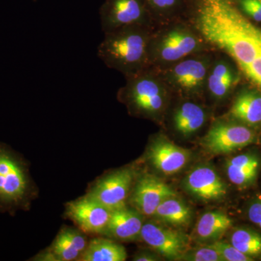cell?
<instances>
[{
    "instance_id": "cell-1",
    "label": "cell",
    "mask_w": 261,
    "mask_h": 261,
    "mask_svg": "<svg viewBox=\"0 0 261 261\" xmlns=\"http://www.w3.org/2000/svg\"><path fill=\"white\" fill-rule=\"evenodd\" d=\"M183 18L211 49L224 53L261 92V27L233 0H189Z\"/></svg>"
},
{
    "instance_id": "cell-2",
    "label": "cell",
    "mask_w": 261,
    "mask_h": 261,
    "mask_svg": "<svg viewBox=\"0 0 261 261\" xmlns=\"http://www.w3.org/2000/svg\"><path fill=\"white\" fill-rule=\"evenodd\" d=\"M155 27L135 24L105 33L97 56L108 68L130 76L150 66L149 45Z\"/></svg>"
},
{
    "instance_id": "cell-3",
    "label": "cell",
    "mask_w": 261,
    "mask_h": 261,
    "mask_svg": "<svg viewBox=\"0 0 261 261\" xmlns=\"http://www.w3.org/2000/svg\"><path fill=\"white\" fill-rule=\"evenodd\" d=\"M211 50L191 24L176 19L154 28L149 45V65L161 69L187 57Z\"/></svg>"
},
{
    "instance_id": "cell-4",
    "label": "cell",
    "mask_w": 261,
    "mask_h": 261,
    "mask_svg": "<svg viewBox=\"0 0 261 261\" xmlns=\"http://www.w3.org/2000/svg\"><path fill=\"white\" fill-rule=\"evenodd\" d=\"M126 79L118 97L130 112L145 118L161 116L167 104L170 89L159 70L149 66Z\"/></svg>"
},
{
    "instance_id": "cell-5",
    "label": "cell",
    "mask_w": 261,
    "mask_h": 261,
    "mask_svg": "<svg viewBox=\"0 0 261 261\" xmlns=\"http://www.w3.org/2000/svg\"><path fill=\"white\" fill-rule=\"evenodd\" d=\"M35 195L28 166L18 153L0 142V211L27 209Z\"/></svg>"
},
{
    "instance_id": "cell-6",
    "label": "cell",
    "mask_w": 261,
    "mask_h": 261,
    "mask_svg": "<svg viewBox=\"0 0 261 261\" xmlns=\"http://www.w3.org/2000/svg\"><path fill=\"white\" fill-rule=\"evenodd\" d=\"M213 60L210 51H205L157 69L170 89L185 95H198L206 89Z\"/></svg>"
},
{
    "instance_id": "cell-7",
    "label": "cell",
    "mask_w": 261,
    "mask_h": 261,
    "mask_svg": "<svg viewBox=\"0 0 261 261\" xmlns=\"http://www.w3.org/2000/svg\"><path fill=\"white\" fill-rule=\"evenodd\" d=\"M135 171L125 168L116 170L98 178L87 195L111 211L126 207L128 197L135 181Z\"/></svg>"
},
{
    "instance_id": "cell-8",
    "label": "cell",
    "mask_w": 261,
    "mask_h": 261,
    "mask_svg": "<svg viewBox=\"0 0 261 261\" xmlns=\"http://www.w3.org/2000/svg\"><path fill=\"white\" fill-rule=\"evenodd\" d=\"M99 17L104 34L135 24L156 27L146 0H105Z\"/></svg>"
},
{
    "instance_id": "cell-9",
    "label": "cell",
    "mask_w": 261,
    "mask_h": 261,
    "mask_svg": "<svg viewBox=\"0 0 261 261\" xmlns=\"http://www.w3.org/2000/svg\"><path fill=\"white\" fill-rule=\"evenodd\" d=\"M255 135L248 126L231 122L214 123L206 134L202 144L214 154L235 152L250 145L255 141Z\"/></svg>"
},
{
    "instance_id": "cell-10",
    "label": "cell",
    "mask_w": 261,
    "mask_h": 261,
    "mask_svg": "<svg viewBox=\"0 0 261 261\" xmlns=\"http://www.w3.org/2000/svg\"><path fill=\"white\" fill-rule=\"evenodd\" d=\"M112 211L88 195L68 202L65 214L86 234L102 236L111 219Z\"/></svg>"
},
{
    "instance_id": "cell-11",
    "label": "cell",
    "mask_w": 261,
    "mask_h": 261,
    "mask_svg": "<svg viewBox=\"0 0 261 261\" xmlns=\"http://www.w3.org/2000/svg\"><path fill=\"white\" fill-rule=\"evenodd\" d=\"M175 196L176 192L162 179L144 174L135 181L129 201L133 208L144 216H153L161 202Z\"/></svg>"
},
{
    "instance_id": "cell-12",
    "label": "cell",
    "mask_w": 261,
    "mask_h": 261,
    "mask_svg": "<svg viewBox=\"0 0 261 261\" xmlns=\"http://www.w3.org/2000/svg\"><path fill=\"white\" fill-rule=\"evenodd\" d=\"M140 239L163 256L176 260L187 251L189 240L185 233L149 221L144 223Z\"/></svg>"
},
{
    "instance_id": "cell-13",
    "label": "cell",
    "mask_w": 261,
    "mask_h": 261,
    "mask_svg": "<svg viewBox=\"0 0 261 261\" xmlns=\"http://www.w3.org/2000/svg\"><path fill=\"white\" fill-rule=\"evenodd\" d=\"M86 233L80 229L64 226L47 248L33 257L37 261L79 260L88 244Z\"/></svg>"
},
{
    "instance_id": "cell-14",
    "label": "cell",
    "mask_w": 261,
    "mask_h": 261,
    "mask_svg": "<svg viewBox=\"0 0 261 261\" xmlns=\"http://www.w3.org/2000/svg\"><path fill=\"white\" fill-rule=\"evenodd\" d=\"M191 152L163 136H158L149 145L147 159L155 169L166 175L174 174L185 168Z\"/></svg>"
},
{
    "instance_id": "cell-15",
    "label": "cell",
    "mask_w": 261,
    "mask_h": 261,
    "mask_svg": "<svg viewBox=\"0 0 261 261\" xmlns=\"http://www.w3.org/2000/svg\"><path fill=\"white\" fill-rule=\"evenodd\" d=\"M185 185L187 191L204 201L221 200L227 194V187L210 166L194 168L185 178Z\"/></svg>"
},
{
    "instance_id": "cell-16",
    "label": "cell",
    "mask_w": 261,
    "mask_h": 261,
    "mask_svg": "<svg viewBox=\"0 0 261 261\" xmlns=\"http://www.w3.org/2000/svg\"><path fill=\"white\" fill-rule=\"evenodd\" d=\"M144 223L143 215L135 208L118 209L112 211L102 236L118 241H135L140 238Z\"/></svg>"
},
{
    "instance_id": "cell-17",
    "label": "cell",
    "mask_w": 261,
    "mask_h": 261,
    "mask_svg": "<svg viewBox=\"0 0 261 261\" xmlns=\"http://www.w3.org/2000/svg\"><path fill=\"white\" fill-rule=\"evenodd\" d=\"M240 80L238 70L226 58L213 60L207 75L206 90L213 99L224 100L232 92Z\"/></svg>"
},
{
    "instance_id": "cell-18",
    "label": "cell",
    "mask_w": 261,
    "mask_h": 261,
    "mask_svg": "<svg viewBox=\"0 0 261 261\" xmlns=\"http://www.w3.org/2000/svg\"><path fill=\"white\" fill-rule=\"evenodd\" d=\"M230 114L237 121L247 126L261 123V92L259 89H245L235 98Z\"/></svg>"
},
{
    "instance_id": "cell-19",
    "label": "cell",
    "mask_w": 261,
    "mask_h": 261,
    "mask_svg": "<svg viewBox=\"0 0 261 261\" xmlns=\"http://www.w3.org/2000/svg\"><path fill=\"white\" fill-rule=\"evenodd\" d=\"M172 120L175 130L187 137L194 135L204 126L207 120V113L200 105L185 102L175 110Z\"/></svg>"
},
{
    "instance_id": "cell-20",
    "label": "cell",
    "mask_w": 261,
    "mask_h": 261,
    "mask_svg": "<svg viewBox=\"0 0 261 261\" xmlns=\"http://www.w3.org/2000/svg\"><path fill=\"white\" fill-rule=\"evenodd\" d=\"M126 249L107 238H96L88 242L79 261H124Z\"/></svg>"
},
{
    "instance_id": "cell-21",
    "label": "cell",
    "mask_w": 261,
    "mask_h": 261,
    "mask_svg": "<svg viewBox=\"0 0 261 261\" xmlns=\"http://www.w3.org/2000/svg\"><path fill=\"white\" fill-rule=\"evenodd\" d=\"M226 173L233 185L243 187L252 183L256 178L259 159L255 154L235 156L226 163Z\"/></svg>"
},
{
    "instance_id": "cell-22",
    "label": "cell",
    "mask_w": 261,
    "mask_h": 261,
    "mask_svg": "<svg viewBox=\"0 0 261 261\" xmlns=\"http://www.w3.org/2000/svg\"><path fill=\"white\" fill-rule=\"evenodd\" d=\"M232 220L221 211H211L201 216L195 231L197 238L204 241L216 240L232 226Z\"/></svg>"
},
{
    "instance_id": "cell-23",
    "label": "cell",
    "mask_w": 261,
    "mask_h": 261,
    "mask_svg": "<svg viewBox=\"0 0 261 261\" xmlns=\"http://www.w3.org/2000/svg\"><path fill=\"white\" fill-rule=\"evenodd\" d=\"M153 216L166 224L175 226H183L190 224L192 212L183 201L176 198V196H175L161 202L156 209Z\"/></svg>"
},
{
    "instance_id": "cell-24",
    "label": "cell",
    "mask_w": 261,
    "mask_h": 261,
    "mask_svg": "<svg viewBox=\"0 0 261 261\" xmlns=\"http://www.w3.org/2000/svg\"><path fill=\"white\" fill-rule=\"evenodd\" d=\"M189 0H146L156 25L183 18Z\"/></svg>"
},
{
    "instance_id": "cell-25",
    "label": "cell",
    "mask_w": 261,
    "mask_h": 261,
    "mask_svg": "<svg viewBox=\"0 0 261 261\" xmlns=\"http://www.w3.org/2000/svg\"><path fill=\"white\" fill-rule=\"evenodd\" d=\"M230 243L248 256L261 255V235L252 230L239 228L231 234Z\"/></svg>"
},
{
    "instance_id": "cell-26",
    "label": "cell",
    "mask_w": 261,
    "mask_h": 261,
    "mask_svg": "<svg viewBox=\"0 0 261 261\" xmlns=\"http://www.w3.org/2000/svg\"><path fill=\"white\" fill-rule=\"evenodd\" d=\"M211 246L214 247L219 252L222 257L223 261H252L253 259L248 255L240 252L236 247H233L231 243L224 242L215 241L211 244Z\"/></svg>"
},
{
    "instance_id": "cell-27",
    "label": "cell",
    "mask_w": 261,
    "mask_h": 261,
    "mask_svg": "<svg viewBox=\"0 0 261 261\" xmlns=\"http://www.w3.org/2000/svg\"><path fill=\"white\" fill-rule=\"evenodd\" d=\"M238 9L252 21L261 23V0H233Z\"/></svg>"
},
{
    "instance_id": "cell-28",
    "label": "cell",
    "mask_w": 261,
    "mask_h": 261,
    "mask_svg": "<svg viewBox=\"0 0 261 261\" xmlns=\"http://www.w3.org/2000/svg\"><path fill=\"white\" fill-rule=\"evenodd\" d=\"M181 260L190 261H223L219 252L211 245L185 253Z\"/></svg>"
},
{
    "instance_id": "cell-29",
    "label": "cell",
    "mask_w": 261,
    "mask_h": 261,
    "mask_svg": "<svg viewBox=\"0 0 261 261\" xmlns=\"http://www.w3.org/2000/svg\"><path fill=\"white\" fill-rule=\"evenodd\" d=\"M248 217L252 223L261 228V197L250 205L248 210Z\"/></svg>"
},
{
    "instance_id": "cell-30",
    "label": "cell",
    "mask_w": 261,
    "mask_h": 261,
    "mask_svg": "<svg viewBox=\"0 0 261 261\" xmlns=\"http://www.w3.org/2000/svg\"><path fill=\"white\" fill-rule=\"evenodd\" d=\"M133 260L135 261H156L159 260L158 257L154 254L148 252H140L137 253L134 257Z\"/></svg>"
}]
</instances>
